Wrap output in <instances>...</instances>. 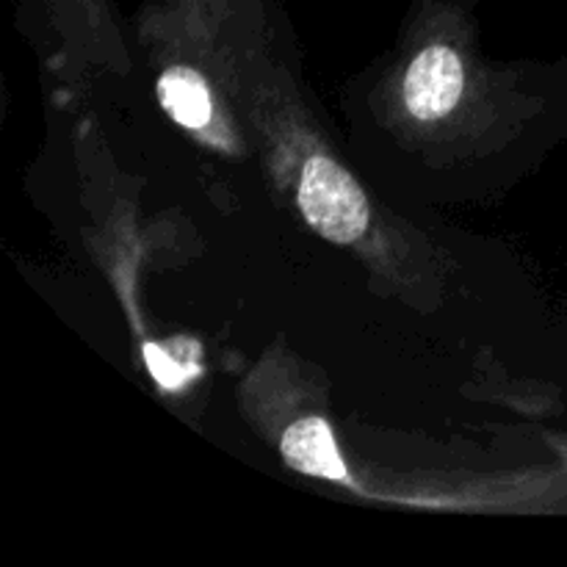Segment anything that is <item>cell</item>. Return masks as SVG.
Listing matches in <instances>:
<instances>
[{"label":"cell","instance_id":"cell-3","mask_svg":"<svg viewBox=\"0 0 567 567\" xmlns=\"http://www.w3.org/2000/svg\"><path fill=\"white\" fill-rule=\"evenodd\" d=\"M282 457L293 471L330 482H349V471L338 452L336 432L324 419H299L282 437Z\"/></svg>","mask_w":567,"mask_h":567},{"label":"cell","instance_id":"cell-1","mask_svg":"<svg viewBox=\"0 0 567 567\" xmlns=\"http://www.w3.org/2000/svg\"><path fill=\"white\" fill-rule=\"evenodd\" d=\"M297 205L319 236L352 244L369 230V199L354 177L327 155H310L299 177Z\"/></svg>","mask_w":567,"mask_h":567},{"label":"cell","instance_id":"cell-4","mask_svg":"<svg viewBox=\"0 0 567 567\" xmlns=\"http://www.w3.org/2000/svg\"><path fill=\"white\" fill-rule=\"evenodd\" d=\"M158 100L166 114L188 131H205L214 120L208 86L203 75L188 66H172L158 81Z\"/></svg>","mask_w":567,"mask_h":567},{"label":"cell","instance_id":"cell-2","mask_svg":"<svg viewBox=\"0 0 567 567\" xmlns=\"http://www.w3.org/2000/svg\"><path fill=\"white\" fill-rule=\"evenodd\" d=\"M465 89L463 61L446 44H432L421 50L410 64L404 78V103L415 120H441L454 105Z\"/></svg>","mask_w":567,"mask_h":567}]
</instances>
